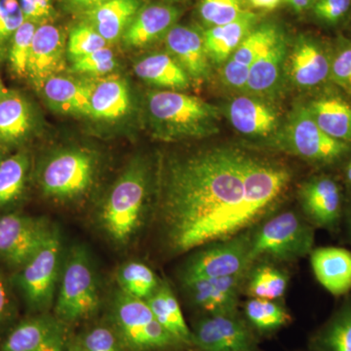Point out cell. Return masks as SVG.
I'll return each instance as SVG.
<instances>
[{"label": "cell", "instance_id": "obj_4", "mask_svg": "<svg viewBox=\"0 0 351 351\" xmlns=\"http://www.w3.org/2000/svg\"><path fill=\"white\" fill-rule=\"evenodd\" d=\"M113 329L127 351H164L182 346L154 317L145 300L120 292L113 302Z\"/></svg>", "mask_w": 351, "mask_h": 351}, {"label": "cell", "instance_id": "obj_9", "mask_svg": "<svg viewBox=\"0 0 351 351\" xmlns=\"http://www.w3.org/2000/svg\"><path fill=\"white\" fill-rule=\"evenodd\" d=\"M61 239L53 230L43 246L23 265L16 276L27 306L36 311L50 306L59 276Z\"/></svg>", "mask_w": 351, "mask_h": 351}, {"label": "cell", "instance_id": "obj_48", "mask_svg": "<svg viewBox=\"0 0 351 351\" xmlns=\"http://www.w3.org/2000/svg\"><path fill=\"white\" fill-rule=\"evenodd\" d=\"M292 7L295 12H304L308 9L313 8L318 0H283Z\"/></svg>", "mask_w": 351, "mask_h": 351}, {"label": "cell", "instance_id": "obj_21", "mask_svg": "<svg viewBox=\"0 0 351 351\" xmlns=\"http://www.w3.org/2000/svg\"><path fill=\"white\" fill-rule=\"evenodd\" d=\"M93 83L60 75L51 76L39 91L55 112L90 117V98Z\"/></svg>", "mask_w": 351, "mask_h": 351}, {"label": "cell", "instance_id": "obj_43", "mask_svg": "<svg viewBox=\"0 0 351 351\" xmlns=\"http://www.w3.org/2000/svg\"><path fill=\"white\" fill-rule=\"evenodd\" d=\"M350 7L351 0H318L313 9L317 19L335 25L346 17Z\"/></svg>", "mask_w": 351, "mask_h": 351}, {"label": "cell", "instance_id": "obj_53", "mask_svg": "<svg viewBox=\"0 0 351 351\" xmlns=\"http://www.w3.org/2000/svg\"><path fill=\"white\" fill-rule=\"evenodd\" d=\"M3 152H4L3 147H2L1 145H0V160H1L2 158H4Z\"/></svg>", "mask_w": 351, "mask_h": 351}, {"label": "cell", "instance_id": "obj_46", "mask_svg": "<svg viewBox=\"0 0 351 351\" xmlns=\"http://www.w3.org/2000/svg\"><path fill=\"white\" fill-rule=\"evenodd\" d=\"M10 295L3 279L0 278V334L12 316Z\"/></svg>", "mask_w": 351, "mask_h": 351}, {"label": "cell", "instance_id": "obj_17", "mask_svg": "<svg viewBox=\"0 0 351 351\" xmlns=\"http://www.w3.org/2000/svg\"><path fill=\"white\" fill-rule=\"evenodd\" d=\"M164 38L168 52L188 73L191 80H206L210 59L203 34L188 25H175Z\"/></svg>", "mask_w": 351, "mask_h": 351}, {"label": "cell", "instance_id": "obj_13", "mask_svg": "<svg viewBox=\"0 0 351 351\" xmlns=\"http://www.w3.org/2000/svg\"><path fill=\"white\" fill-rule=\"evenodd\" d=\"M66 56V39L63 29L50 23L38 25L32 39L27 78L40 90L48 78L61 73Z\"/></svg>", "mask_w": 351, "mask_h": 351}, {"label": "cell", "instance_id": "obj_2", "mask_svg": "<svg viewBox=\"0 0 351 351\" xmlns=\"http://www.w3.org/2000/svg\"><path fill=\"white\" fill-rule=\"evenodd\" d=\"M147 112L154 135L161 140L207 137L219 130L218 108L180 91L151 92Z\"/></svg>", "mask_w": 351, "mask_h": 351}, {"label": "cell", "instance_id": "obj_51", "mask_svg": "<svg viewBox=\"0 0 351 351\" xmlns=\"http://www.w3.org/2000/svg\"><path fill=\"white\" fill-rule=\"evenodd\" d=\"M8 92V89L4 86L3 82H2L1 78H0V98Z\"/></svg>", "mask_w": 351, "mask_h": 351}, {"label": "cell", "instance_id": "obj_26", "mask_svg": "<svg viewBox=\"0 0 351 351\" xmlns=\"http://www.w3.org/2000/svg\"><path fill=\"white\" fill-rule=\"evenodd\" d=\"M144 6V0H108L85 14L91 25L108 43L122 38L132 21Z\"/></svg>", "mask_w": 351, "mask_h": 351}, {"label": "cell", "instance_id": "obj_49", "mask_svg": "<svg viewBox=\"0 0 351 351\" xmlns=\"http://www.w3.org/2000/svg\"><path fill=\"white\" fill-rule=\"evenodd\" d=\"M252 6L263 10H274L283 0H249Z\"/></svg>", "mask_w": 351, "mask_h": 351}, {"label": "cell", "instance_id": "obj_42", "mask_svg": "<svg viewBox=\"0 0 351 351\" xmlns=\"http://www.w3.org/2000/svg\"><path fill=\"white\" fill-rule=\"evenodd\" d=\"M85 351H124L119 335L113 328L97 326L77 339Z\"/></svg>", "mask_w": 351, "mask_h": 351}, {"label": "cell", "instance_id": "obj_6", "mask_svg": "<svg viewBox=\"0 0 351 351\" xmlns=\"http://www.w3.org/2000/svg\"><path fill=\"white\" fill-rule=\"evenodd\" d=\"M96 156L82 149H64L51 156L41 167L39 186L44 195L55 200L77 199L93 186Z\"/></svg>", "mask_w": 351, "mask_h": 351}, {"label": "cell", "instance_id": "obj_32", "mask_svg": "<svg viewBox=\"0 0 351 351\" xmlns=\"http://www.w3.org/2000/svg\"><path fill=\"white\" fill-rule=\"evenodd\" d=\"M287 43L283 34L269 50L251 66L245 89L252 93L263 94L272 91L278 83L281 69L286 61Z\"/></svg>", "mask_w": 351, "mask_h": 351}, {"label": "cell", "instance_id": "obj_14", "mask_svg": "<svg viewBox=\"0 0 351 351\" xmlns=\"http://www.w3.org/2000/svg\"><path fill=\"white\" fill-rule=\"evenodd\" d=\"M281 34L274 25H263L253 29L223 66L221 78L225 84L235 89L246 87L251 66L274 45Z\"/></svg>", "mask_w": 351, "mask_h": 351}, {"label": "cell", "instance_id": "obj_8", "mask_svg": "<svg viewBox=\"0 0 351 351\" xmlns=\"http://www.w3.org/2000/svg\"><path fill=\"white\" fill-rule=\"evenodd\" d=\"M253 230L214 242L196 253L184 267L182 281L246 274L252 265L249 254Z\"/></svg>", "mask_w": 351, "mask_h": 351}, {"label": "cell", "instance_id": "obj_50", "mask_svg": "<svg viewBox=\"0 0 351 351\" xmlns=\"http://www.w3.org/2000/svg\"><path fill=\"white\" fill-rule=\"evenodd\" d=\"M68 351H85L77 339L69 341Z\"/></svg>", "mask_w": 351, "mask_h": 351}, {"label": "cell", "instance_id": "obj_44", "mask_svg": "<svg viewBox=\"0 0 351 351\" xmlns=\"http://www.w3.org/2000/svg\"><path fill=\"white\" fill-rule=\"evenodd\" d=\"M330 77L351 94V45L343 47L331 61Z\"/></svg>", "mask_w": 351, "mask_h": 351}, {"label": "cell", "instance_id": "obj_12", "mask_svg": "<svg viewBox=\"0 0 351 351\" xmlns=\"http://www.w3.org/2000/svg\"><path fill=\"white\" fill-rule=\"evenodd\" d=\"M191 346L198 351H258L253 329L237 313L207 314L191 330Z\"/></svg>", "mask_w": 351, "mask_h": 351}, {"label": "cell", "instance_id": "obj_3", "mask_svg": "<svg viewBox=\"0 0 351 351\" xmlns=\"http://www.w3.org/2000/svg\"><path fill=\"white\" fill-rule=\"evenodd\" d=\"M149 174L144 163L129 166L110 189L101 209L104 230L115 243H128L144 219Z\"/></svg>", "mask_w": 351, "mask_h": 351}, {"label": "cell", "instance_id": "obj_19", "mask_svg": "<svg viewBox=\"0 0 351 351\" xmlns=\"http://www.w3.org/2000/svg\"><path fill=\"white\" fill-rule=\"evenodd\" d=\"M36 125L31 103L22 94L8 90L0 98V145L5 149L24 144Z\"/></svg>", "mask_w": 351, "mask_h": 351}, {"label": "cell", "instance_id": "obj_10", "mask_svg": "<svg viewBox=\"0 0 351 351\" xmlns=\"http://www.w3.org/2000/svg\"><path fill=\"white\" fill-rule=\"evenodd\" d=\"M281 147L313 162L330 164L346 156L350 145L335 140L321 130L307 108H299L291 115Z\"/></svg>", "mask_w": 351, "mask_h": 351}, {"label": "cell", "instance_id": "obj_23", "mask_svg": "<svg viewBox=\"0 0 351 351\" xmlns=\"http://www.w3.org/2000/svg\"><path fill=\"white\" fill-rule=\"evenodd\" d=\"M288 69L295 85L311 88L317 86L329 77L331 61L317 43L302 38L291 52Z\"/></svg>", "mask_w": 351, "mask_h": 351}, {"label": "cell", "instance_id": "obj_52", "mask_svg": "<svg viewBox=\"0 0 351 351\" xmlns=\"http://www.w3.org/2000/svg\"><path fill=\"white\" fill-rule=\"evenodd\" d=\"M346 178H348V181L351 186V160L350 164H348V168H346Z\"/></svg>", "mask_w": 351, "mask_h": 351}, {"label": "cell", "instance_id": "obj_28", "mask_svg": "<svg viewBox=\"0 0 351 351\" xmlns=\"http://www.w3.org/2000/svg\"><path fill=\"white\" fill-rule=\"evenodd\" d=\"M134 71L143 82L173 91L191 85V78L169 53H156L142 58L134 64Z\"/></svg>", "mask_w": 351, "mask_h": 351}, {"label": "cell", "instance_id": "obj_25", "mask_svg": "<svg viewBox=\"0 0 351 351\" xmlns=\"http://www.w3.org/2000/svg\"><path fill=\"white\" fill-rule=\"evenodd\" d=\"M256 22V14L245 10L232 22L209 27L203 34L209 59L217 64L228 61L242 41L253 31Z\"/></svg>", "mask_w": 351, "mask_h": 351}, {"label": "cell", "instance_id": "obj_18", "mask_svg": "<svg viewBox=\"0 0 351 351\" xmlns=\"http://www.w3.org/2000/svg\"><path fill=\"white\" fill-rule=\"evenodd\" d=\"M66 334L56 316L39 313L13 325L0 341V351H38L51 339Z\"/></svg>", "mask_w": 351, "mask_h": 351}, {"label": "cell", "instance_id": "obj_54", "mask_svg": "<svg viewBox=\"0 0 351 351\" xmlns=\"http://www.w3.org/2000/svg\"><path fill=\"white\" fill-rule=\"evenodd\" d=\"M348 226H350V232L351 235V217L350 218V221H348Z\"/></svg>", "mask_w": 351, "mask_h": 351}, {"label": "cell", "instance_id": "obj_31", "mask_svg": "<svg viewBox=\"0 0 351 351\" xmlns=\"http://www.w3.org/2000/svg\"><path fill=\"white\" fill-rule=\"evenodd\" d=\"M145 302L161 326L182 346H191V329L186 324L179 302L167 284H159L156 292Z\"/></svg>", "mask_w": 351, "mask_h": 351}, {"label": "cell", "instance_id": "obj_1", "mask_svg": "<svg viewBox=\"0 0 351 351\" xmlns=\"http://www.w3.org/2000/svg\"><path fill=\"white\" fill-rule=\"evenodd\" d=\"M290 170L218 147L168 161L160 219L171 251L186 253L251 230L287 191Z\"/></svg>", "mask_w": 351, "mask_h": 351}, {"label": "cell", "instance_id": "obj_15", "mask_svg": "<svg viewBox=\"0 0 351 351\" xmlns=\"http://www.w3.org/2000/svg\"><path fill=\"white\" fill-rule=\"evenodd\" d=\"M304 214L313 225L332 228L341 216V193L339 184L326 176L313 178L300 189Z\"/></svg>", "mask_w": 351, "mask_h": 351}, {"label": "cell", "instance_id": "obj_22", "mask_svg": "<svg viewBox=\"0 0 351 351\" xmlns=\"http://www.w3.org/2000/svg\"><path fill=\"white\" fill-rule=\"evenodd\" d=\"M311 267L318 282L334 295L351 290V252L339 247H321L311 253Z\"/></svg>", "mask_w": 351, "mask_h": 351}, {"label": "cell", "instance_id": "obj_35", "mask_svg": "<svg viewBox=\"0 0 351 351\" xmlns=\"http://www.w3.org/2000/svg\"><path fill=\"white\" fill-rule=\"evenodd\" d=\"M117 280L121 292L142 300L151 297L160 284L151 267L140 262L125 263L117 274Z\"/></svg>", "mask_w": 351, "mask_h": 351}, {"label": "cell", "instance_id": "obj_40", "mask_svg": "<svg viewBox=\"0 0 351 351\" xmlns=\"http://www.w3.org/2000/svg\"><path fill=\"white\" fill-rule=\"evenodd\" d=\"M117 66L114 53L108 47L71 62V71L78 75L104 76L110 75Z\"/></svg>", "mask_w": 351, "mask_h": 351}, {"label": "cell", "instance_id": "obj_20", "mask_svg": "<svg viewBox=\"0 0 351 351\" xmlns=\"http://www.w3.org/2000/svg\"><path fill=\"white\" fill-rule=\"evenodd\" d=\"M180 17L179 9L167 4L144 5L135 16L122 40L131 48H143L165 38Z\"/></svg>", "mask_w": 351, "mask_h": 351}, {"label": "cell", "instance_id": "obj_30", "mask_svg": "<svg viewBox=\"0 0 351 351\" xmlns=\"http://www.w3.org/2000/svg\"><path fill=\"white\" fill-rule=\"evenodd\" d=\"M311 117L328 136L351 144V105L339 97H324L308 108Z\"/></svg>", "mask_w": 351, "mask_h": 351}, {"label": "cell", "instance_id": "obj_27", "mask_svg": "<svg viewBox=\"0 0 351 351\" xmlns=\"http://www.w3.org/2000/svg\"><path fill=\"white\" fill-rule=\"evenodd\" d=\"M132 108L130 88L125 80L108 77L93 83L90 117L105 121L123 119Z\"/></svg>", "mask_w": 351, "mask_h": 351}, {"label": "cell", "instance_id": "obj_37", "mask_svg": "<svg viewBox=\"0 0 351 351\" xmlns=\"http://www.w3.org/2000/svg\"><path fill=\"white\" fill-rule=\"evenodd\" d=\"M38 25L29 21H25L24 24L17 29L9 43L6 60L11 73L17 77H27L32 39Z\"/></svg>", "mask_w": 351, "mask_h": 351}, {"label": "cell", "instance_id": "obj_11", "mask_svg": "<svg viewBox=\"0 0 351 351\" xmlns=\"http://www.w3.org/2000/svg\"><path fill=\"white\" fill-rule=\"evenodd\" d=\"M54 228L43 218L10 212L0 216V260L19 269L43 246Z\"/></svg>", "mask_w": 351, "mask_h": 351}, {"label": "cell", "instance_id": "obj_16", "mask_svg": "<svg viewBox=\"0 0 351 351\" xmlns=\"http://www.w3.org/2000/svg\"><path fill=\"white\" fill-rule=\"evenodd\" d=\"M246 274L184 281L191 301L207 314L237 313L240 285Z\"/></svg>", "mask_w": 351, "mask_h": 351}, {"label": "cell", "instance_id": "obj_38", "mask_svg": "<svg viewBox=\"0 0 351 351\" xmlns=\"http://www.w3.org/2000/svg\"><path fill=\"white\" fill-rule=\"evenodd\" d=\"M107 41L91 25H76L66 40V57L71 62L107 47Z\"/></svg>", "mask_w": 351, "mask_h": 351}, {"label": "cell", "instance_id": "obj_34", "mask_svg": "<svg viewBox=\"0 0 351 351\" xmlns=\"http://www.w3.org/2000/svg\"><path fill=\"white\" fill-rule=\"evenodd\" d=\"M245 315L252 329L261 334L278 331L291 321L290 314L276 302L255 298L245 304Z\"/></svg>", "mask_w": 351, "mask_h": 351}, {"label": "cell", "instance_id": "obj_29", "mask_svg": "<svg viewBox=\"0 0 351 351\" xmlns=\"http://www.w3.org/2000/svg\"><path fill=\"white\" fill-rule=\"evenodd\" d=\"M31 160L19 152L0 160V216L14 212L24 198L29 181Z\"/></svg>", "mask_w": 351, "mask_h": 351}, {"label": "cell", "instance_id": "obj_47", "mask_svg": "<svg viewBox=\"0 0 351 351\" xmlns=\"http://www.w3.org/2000/svg\"><path fill=\"white\" fill-rule=\"evenodd\" d=\"M64 1L71 10L86 14L108 0H64Z\"/></svg>", "mask_w": 351, "mask_h": 351}, {"label": "cell", "instance_id": "obj_7", "mask_svg": "<svg viewBox=\"0 0 351 351\" xmlns=\"http://www.w3.org/2000/svg\"><path fill=\"white\" fill-rule=\"evenodd\" d=\"M98 306V288L91 263L85 252L76 248L64 263L55 316L64 324H73L93 316Z\"/></svg>", "mask_w": 351, "mask_h": 351}, {"label": "cell", "instance_id": "obj_36", "mask_svg": "<svg viewBox=\"0 0 351 351\" xmlns=\"http://www.w3.org/2000/svg\"><path fill=\"white\" fill-rule=\"evenodd\" d=\"M288 277L284 272L271 265L256 267L249 279L247 292L255 299L276 301L287 290Z\"/></svg>", "mask_w": 351, "mask_h": 351}, {"label": "cell", "instance_id": "obj_24", "mask_svg": "<svg viewBox=\"0 0 351 351\" xmlns=\"http://www.w3.org/2000/svg\"><path fill=\"white\" fill-rule=\"evenodd\" d=\"M228 119L243 135L267 137L278 126V114L274 108L251 97H237L228 106Z\"/></svg>", "mask_w": 351, "mask_h": 351}, {"label": "cell", "instance_id": "obj_41", "mask_svg": "<svg viewBox=\"0 0 351 351\" xmlns=\"http://www.w3.org/2000/svg\"><path fill=\"white\" fill-rule=\"evenodd\" d=\"M25 21L19 0H0V60L6 59L11 38Z\"/></svg>", "mask_w": 351, "mask_h": 351}, {"label": "cell", "instance_id": "obj_55", "mask_svg": "<svg viewBox=\"0 0 351 351\" xmlns=\"http://www.w3.org/2000/svg\"><path fill=\"white\" fill-rule=\"evenodd\" d=\"M170 1H181V0H170Z\"/></svg>", "mask_w": 351, "mask_h": 351}, {"label": "cell", "instance_id": "obj_5", "mask_svg": "<svg viewBox=\"0 0 351 351\" xmlns=\"http://www.w3.org/2000/svg\"><path fill=\"white\" fill-rule=\"evenodd\" d=\"M313 243V226L294 212H284L253 230L249 258L252 265L263 258L297 260L311 255Z\"/></svg>", "mask_w": 351, "mask_h": 351}, {"label": "cell", "instance_id": "obj_33", "mask_svg": "<svg viewBox=\"0 0 351 351\" xmlns=\"http://www.w3.org/2000/svg\"><path fill=\"white\" fill-rule=\"evenodd\" d=\"M313 351H351V304H346L314 334Z\"/></svg>", "mask_w": 351, "mask_h": 351}, {"label": "cell", "instance_id": "obj_45", "mask_svg": "<svg viewBox=\"0 0 351 351\" xmlns=\"http://www.w3.org/2000/svg\"><path fill=\"white\" fill-rule=\"evenodd\" d=\"M25 21L36 25L50 23L54 18L53 0H19Z\"/></svg>", "mask_w": 351, "mask_h": 351}, {"label": "cell", "instance_id": "obj_39", "mask_svg": "<svg viewBox=\"0 0 351 351\" xmlns=\"http://www.w3.org/2000/svg\"><path fill=\"white\" fill-rule=\"evenodd\" d=\"M198 11L203 22L212 27L232 22L245 10L241 0H200Z\"/></svg>", "mask_w": 351, "mask_h": 351}]
</instances>
